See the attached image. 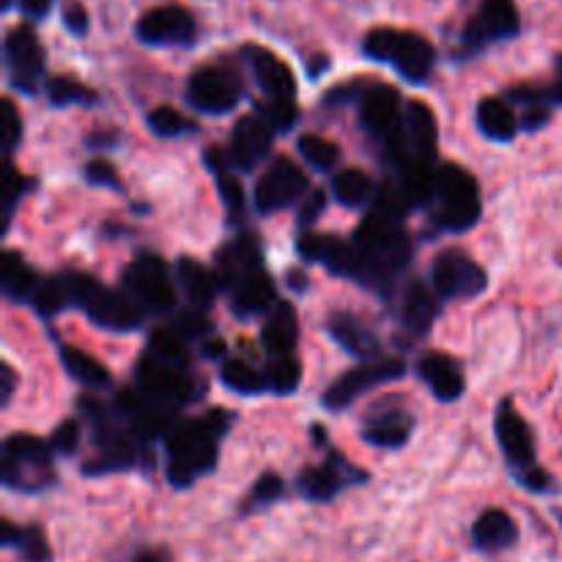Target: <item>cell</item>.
<instances>
[{"instance_id": "1", "label": "cell", "mask_w": 562, "mask_h": 562, "mask_svg": "<svg viewBox=\"0 0 562 562\" xmlns=\"http://www.w3.org/2000/svg\"><path fill=\"white\" fill-rule=\"evenodd\" d=\"M231 409H209L192 420H179L165 439V475L176 492H187L220 467V445L234 428Z\"/></svg>"}, {"instance_id": "29", "label": "cell", "mask_w": 562, "mask_h": 562, "mask_svg": "<svg viewBox=\"0 0 562 562\" xmlns=\"http://www.w3.org/2000/svg\"><path fill=\"white\" fill-rule=\"evenodd\" d=\"M475 124L486 140L497 143V146H508L516 140V135L521 132L519 113H516L514 104L505 97H486L477 102L475 108Z\"/></svg>"}, {"instance_id": "16", "label": "cell", "mask_w": 562, "mask_h": 562, "mask_svg": "<svg viewBox=\"0 0 562 562\" xmlns=\"http://www.w3.org/2000/svg\"><path fill=\"white\" fill-rule=\"evenodd\" d=\"M307 192H311V181H307L305 170L294 159L278 157L258 176L256 192H252V209L261 217H272V214L305 201Z\"/></svg>"}, {"instance_id": "51", "label": "cell", "mask_w": 562, "mask_h": 562, "mask_svg": "<svg viewBox=\"0 0 562 562\" xmlns=\"http://www.w3.org/2000/svg\"><path fill=\"white\" fill-rule=\"evenodd\" d=\"M22 115L11 99H3V151L5 157H14V151L22 143Z\"/></svg>"}, {"instance_id": "37", "label": "cell", "mask_w": 562, "mask_h": 562, "mask_svg": "<svg viewBox=\"0 0 562 562\" xmlns=\"http://www.w3.org/2000/svg\"><path fill=\"white\" fill-rule=\"evenodd\" d=\"M27 305L33 307V313H36L42 322H49V318L60 316L64 311L75 307L69 283H66V272L53 274V278H42V283H38L36 291H33Z\"/></svg>"}, {"instance_id": "54", "label": "cell", "mask_w": 562, "mask_h": 562, "mask_svg": "<svg viewBox=\"0 0 562 562\" xmlns=\"http://www.w3.org/2000/svg\"><path fill=\"white\" fill-rule=\"evenodd\" d=\"M121 146V132L119 130H93L86 137V148L91 151H115Z\"/></svg>"}, {"instance_id": "39", "label": "cell", "mask_w": 562, "mask_h": 562, "mask_svg": "<svg viewBox=\"0 0 562 562\" xmlns=\"http://www.w3.org/2000/svg\"><path fill=\"white\" fill-rule=\"evenodd\" d=\"M220 382L231 393L245 395V398H256V395L267 393L263 371L252 368L247 360H223V366H220Z\"/></svg>"}, {"instance_id": "38", "label": "cell", "mask_w": 562, "mask_h": 562, "mask_svg": "<svg viewBox=\"0 0 562 562\" xmlns=\"http://www.w3.org/2000/svg\"><path fill=\"white\" fill-rule=\"evenodd\" d=\"M44 93H47V102L58 110L97 108L99 104V93L93 91L91 86H86V82L75 80V77H66V75L49 77L47 86H44Z\"/></svg>"}, {"instance_id": "31", "label": "cell", "mask_w": 562, "mask_h": 562, "mask_svg": "<svg viewBox=\"0 0 562 562\" xmlns=\"http://www.w3.org/2000/svg\"><path fill=\"white\" fill-rule=\"evenodd\" d=\"M516 541H519V525L514 521V516L499 508L483 510L472 525V543L486 554L505 552V549L516 547Z\"/></svg>"}, {"instance_id": "19", "label": "cell", "mask_w": 562, "mask_h": 562, "mask_svg": "<svg viewBox=\"0 0 562 562\" xmlns=\"http://www.w3.org/2000/svg\"><path fill=\"white\" fill-rule=\"evenodd\" d=\"M415 426V415L401 401H382L366 415L360 437L376 450H401L409 445Z\"/></svg>"}, {"instance_id": "30", "label": "cell", "mask_w": 562, "mask_h": 562, "mask_svg": "<svg viewBox=\"0 0 562 562\" xmlns=\"http://www.w3.org/2000/svg\"><path fill=\"white\" fill-rule=\"evenodd\" d=\"M261 344L267 357L294 355L296 344H300V316H296V307L291 302H278L263 316Z\"/></svg>"}, {"instance_id": "12", "label": "cell", "mask_w": 562, "mask_h": 562, "mask_svg": "<svg viewBox=\"0 0 562 562\" xmlns=\"http://www.w3.org/2000/svg\"><path fill=\"white\" fill-rule=\"evenodd\" d=\"M3 60L11 91L22 93V97H36L38 91H44L49 80L47 53H44L42 38L31 22H20L5 31Z\"/></svg>"}, {"instance_id": "40", "label": "cell", "mask_w": 562, "mask_h": 562, "mask_svg": "<svg viewBox=\"0 0 562 562\" xmlns=\"http://www.w3.org/2000/svg\"><path fill=\"white\" fill-rule=\"evenodd\" d=\"M263 379H267V393L294 395L302 384V362L294 355L267 357V362H263Z\"/></svg>"}, {"instance_id": "14", "label": "cell", "mask_w": 562, "mask_h": 562, "mask_svg": "<svg viewBox=\"0 0 562 562\" xmlns=\"http://www.w3.org/2000/svg\"><path fill=\"white\" fill-rule=\"evenodd\" d=\"M245 97V86L234 66L228 64H206L198 66L187 77L184 99L192 110L203 115H228L239 108Z\"/></svg>"}, {"instance_id": "49", "label": "cell", "mask_w": 562, "mask_h": 562, "mask_svg": "<svg viewBox=\"0 0 562 562\" xmlns=\"http://www.w3.org/2000/svg\"><path fill=\"white\" fill-rule=\"evenodd\" d=\"M47 442L58 459H71L82 445V426L77 420H64L53 434H49Z\"/></svg>"}, {"instance_id": "24", "label": "cell", "mask_w": 562, "mask_h": 562, "mask_svg": "<svg viewBox=\"0 0 562 562\" xmlns=\"http://www.w3.org/2000/svg\"><path fill=\"white\" fill-rule=\"evenodd\" d=\"M442 313V300L437 296V291L431 289V283H423V280H412L404 289L398 302V322L415 338H426L431 333L434 322Z\"/></svg>"}, {"instance_id": "57", "label": "cell", "mask_w": 562, "mask_h": 562, "mask_svg": "<svg viewBox=\"0 0 562 562\" xmlns=\"http://www.w3.org/2000/svg\"><path fill=\"white\" fill-rule=\"evenodd\" d=\"M14 390H16V371L9 366V362H3V368H0V404L9 406L11 398H14Z\"/></svg>"}, {"instance_id": "2", "label": "cell", "mask_w": 562, "mask_h": 562, "mask_svg": "<svg viewBox=\"0 0 562 562\" xmlns=\"http://www.w3.org/2000/svg\"><path fill=\"white\" fill-rule=\"evenodd\" d=\"M135 387L154 404L176 412L203 398V382L192 373L190 349L170 329H157L148 338L135 366Z\"/></svg>"}, {"instance_id": "59", "label": "cell", "mask_w": 562, "mask_h": 562, "mask_svg": "<svg viewBox=\"0 0 562 562\" xmlns=\"http://www.w3.org/2000/svg\"><path fill=\"white\" fill-rule=\"evenodd\" d=\"M135 562H165V560H162V558H159V554L148 552V554H140V558H137Z\"/></svg>"}, {"instance_id": "22", "label": "cell", "mask_w": 562, "mask_h": 562, "mask_svg": "<svg viewBox=\"0 0 562 562\" xmlns=\"http://www.w3.org/2000/svg\"><path fill=\"white\" fill-rule=\"evenodd\" d=\"M415 373L439 404H456L467 393V376L459 360L442 351H428L415 362Z\"/></svg>"}, {"instance_id": "27", "label": "cell", "mask_w": 562, "mask_h": 562, "mask_svg": "<svg viewBox=\"0 0 562 562\" xmlns=\"http://www.w3.org/2000/svg\"><path fill=\"white\" fill-rule=\"evenodd\" d=\"M173 274H176V285H179V291L184 294L187 305H190L192 311H201V313L212 311V305L217 302V294H220V283L214 269L203 267V263L195 261V258L184 256L176 261Z\"/></svg>"}, {"instance_id": "28", "label": "cell", "mask_w": 562, "mask_h": 562, "mask_svg": "<svg viewBox=\"0 0 562 562\" xmlns=\"http://www.w3.org/2000/svg\"><path fill=\"white\" fill-rule=\"evenodd\" d=\"M437 143H439V124L434 110L426 102L415 99L406 102L404 119V146L406 157H420L437 162Z\"/></svg>"}, {"instance_id": "4", "label": "cell", "mask_w": 562, "mask_h": 562, "mask_svg": "<svg viewBox=\"0 0 562 562\" xmlns=\"http://www.w3.org/2000/svg\"><path fill=\"white\" fill-rule=\"evenodd\" d=\"M494 439H497V448L503 453L510 477L525 492L538 494V497H554L560 492L552 472L543 470L541 461H538V445L532 426L521 417V412L516 409L510 398L499 401L497 412H494Z\"/></svg>"}, {"instance_id": "53", "label": "cell", "mask_w": 562, "mask_h": 562, "mask_svg": "<svg viewBox=\"0 0 562 562\" xmlns=\"http://www.w3.org/2000/svg\"><path fill=\"white\" fill-rule=\"evenodd\" d=\"M60 22H64V27L75 38H82L88 33V27H91V16H88V9L82 3H77V0H69V3L64 5Z\"/></svg>"}, {"instance_id": "18", "label": "cell", "mask_w": 562, "mask_h": 562, "mask_svg": "<svg viewBox=\"0 0 562 562\" xmlns=\"http://www.w3.org/2000/svg\"><path fill=\"white\" fill-rule=\"evenodd\" d=\"M294 483L302 499L324 505L338 499L346 488L366 486L368 472H362L360 467L349 464L338 450H333V456H329L327 450V461L318 467H305V470H300V475H296Z\"/></svg>"}, {"instance_id": "52", "label": "cell", "mask_w": 562, "mask_h": 562, "mask_svg": "<svg viewBox=\"0 0 562 562\" xmlns=\"http://www.w3.org/2000/svg\"><path fill=\"white\" fill-rule=\"evenodd\" d=\"M327 206H329V192L327 190H311V192H307V198L302 201V206H300V214H296V223H300V228L311 231V225L316 223V220L322 217L324 212H327Z\"/></svg>"}, {"instance_id": "21", "label": "cell", "mask_w": 562, "mask_h": 562, "mask_svg": "<svg viewBox=\"0 0 562 562\" xmlns=\"http://www.w3.org/2000/svg\"><path fill=\"white\" fill-rule=\"evenodd\" d=\"M241 58H245L247 69H250L252 80L261 88L267 99H296V77L291 66L283 58L267 47L258 44H245L241 47Z\"/></svg>"}, {"instance_id": "45", "label": "cell", "mask_w": 562, "mask_h": 562, "mask_svg": "<svg viewBox=\"0 0 562 562\" xmlns=\"http://www.w3.org/2000/svg\"><path fill=\"white\" fill-rule=\"evenodd\" d=\"M31 190H36V179L20 173L14 168V162H5V184H3V220H5V234H9L11 223H14V214L20 209V203L31 195Z\"/></svg>"}, {"instance_id": "48", "label": "cell", "mask_w": 562, "mask_h": 562, "mask_svg": "<svg viewBox=\"0 0 562 562\" xmlns=\"http://www.w3.org/2000/svg\"><path fill=\"white\" fill-rule=\"evenodd\" d=\"M82 181L97 187V190H124L119 170H115V165L108 162V159H91V162L82 165Z\"/></svg>"}, {"instance_id": "42", "label": "cell", "mask_w": 562, "mask_h": 562, "mask_svg": "<svg viewBox=\"0 0 562 562\" xmlns=\"http://www.w3.org/2000/svg\"><path fill=\"white\" fill-rule=\"evenodd\" d=\"M214 176V184H217L220 201H223L225 209V223L231 228H239L245 223V212H247V198H245V187H241V179L236 176V170H217Z\"/></svg>"}, {"instance_id": "44", "label": "cell", "mask_w": 562, "mask_h": 562, "mask_svg": "<svg viewBox=\"0 0 562 562\" xmlns=\"http://www.w3.org/2000/svg\"><path fill=\"white\" fill-rule=\"evenodd\" d=\"M296 151L305 159L307 168H313L316 173H333L340 159V148L333 140H327V137L313 135V132H307V135L296 140Z\"/></svg>"}, {"instance_id": "50", "label": "cell", "mask_w": 562, "mask_h": 562, "mask_svg": "<svg viewBox=\"0 0 562 562\" xmlns=\"http://www.w3.org/2000/svg\"><path fill=\"white\" fill-rule=\"evenodd\" d=\"M371 82L368 80H351V82H338L335 88H329L322 97V108H351V104H360L362 93L368 91Z\"/></svg>"}, {"instance_id": "10", "label": "cell", "mask_w": 562, "mask_h": 562, "mask_svg": "<svg viewBox=\"0 0 562 562\" xmlns=\"http://www.w3.org/2000/svg\"><path fill=\"white\" fill-rule=\"evenodd\" d=\"M360 126L373 137V140L382 143L387 148L390 159L398 162V159L406 157L404 146V97L395 86H387V82H371L368 91L362 93L360 104Z\"/></svg>"}, {"instance_id": "11", "label": "cell", "mask_w": 562, "mask_h": 562, "mask_svg": "<svg viewBox=\"0 0 562 562\" xmlns=\"http://www.w3.org/2000/svg\"><path fill=\"white\" fill-rule=\"evenodd\" d=\"M121 289L146 311V316H173L179 305L176 274H170L168 263L154 252H140L130 261L121 272Z\"/></svg>"}, {"instance_id": "43", "label": "cell", "mask_w": 562, "mask_h": 562, "mask_svg": "<svg viewBox=\"0 0 562 562\" xmlns=\"http://www.w3.org/2000/svg\"><path fill=\"white\" fill-rule=\"evenodd\" d=\"M285 497V481L278 472H263L256 483H252L250 494L241 499L239 516H252L258 510H267L272 505H278Z\"/></svg>"}, {"instance_id": "32", "label": "cell", "mask_w": 562, "mask_h": 562, "mask_svg": "<svg viewBox=\"0 0 562 562\" xmlns=\"http://www.w3.org/2000/svg\"><path fill=\"white\" fill-rule=\"evenodd\" d=\"M58 360L64 366L66 376L75 379L80 387L91 390V393H108L113 387V376H110L108 368L88 351L77 349V346H60Z\"/></svg>"}, {"instance_id": "41", "label": "cell", "mask_w": 562, "mask_h": 562, "mask_svg": "<svg viewBox=\"0 0 562 562\" xmlns=\"http://www.w3.org/2000/svg\"><path fill=\"white\" fill-rule=\"evenodd\" d=\"M146 126L151 130V135L162 137V140H181V137H192L198 132L195 121H190L170 104H159V108L148 110Z\"/></svg>"}, {"instance_id": "46", "label": "cell", "mask_w": 562, "mask_h": 562, "mask_svg": "<svg viewBox=\"0 0 562 562\" xmlns=\"http://www.w3.org/2000/svg\"><path fill=\"white\" fill-rule=\"evenodd\" d=\"M256 113L272 126L274 135L294 130V126L300 124V115H302L294 99H267V102L258 104Z\"/></svg>"}, {"instance_id": "15", "label": "cell", "mask_w": 562, "mask_h": 562, "mask_svg": "<svg viewBox=\"0 0 562 562\" xmlns=\"http://www.w3.org/2000/svg\"><path fill=\"white\" fill-rule=\"evenodd\" d=\"M428 283L442 302L477 300L481 294H486L488 272L467 250L450 247L434 258Z\"/></svg>"}, {"instance_id": "47", "label": "cell", "mask_w": 562, "mask_h": 562, "mask_svg": "<svg viewBox=\"0 0 562 562\" xmlns=\"http://www.w3.org/2000/svg\"><path fill=\"white\" fill-rule=\"evenodd\" d=\"M170 333L179 335L184 344H203V340L212 335V322H209L206 313L187 307V311L176 313L173 316V322H170Z\"/></svg>"}, {"instance_id": "55", "label": "cell", "mask_w": 562, "mask_h": 562, "mask_svg": "<svg viewBox=\"0 0 562 562\" xmlns=\"http://www.w3.org/2000/svg\"><path fill=\"white\" fill-rule=\"evenodd\" d=\"M55 0H16V9H20V14L25 16L27 22H42L47 20L49 11H53Z\"/></svg>"}, {"instance_id": "35", "label": "cell", "mask_w": 562, "mask_h": 562, "mask_svg": "<svg viewBox=\"0 0 562 562\" xmlns=\"http://www.w3.org/2000/svg\"><path fill=\"white\" fill-rule=\"evenodd\" d=\"M379 187L362 168H344L333 176V198L344 209H366L376 201Z\"/></svg>"}, {"instance_id": "26", "label": "cell", "mask_w": 562, "mask_h": 562, "mask_svg": "<svg viewBox=\"0 0 562 562\" xmlns=\"http://www.w3.org/2000/svg\"><path fill=\"white\" fill-rule=\"evenodd\" d=\"M263 267V252L261 245L252 234H241L236 239H231L223 250L217 252V267H214V274H217L220 291H228L231 285L239 283L245 274L256 272V269Z\"/></svg>"}, {"instance_id": "3", "label": "cell", "mask_w": 562, "mask_h": 562, "mask_svg": "<svg viewBox=\"0 0 562 562\" xmlns=\"http://www.w3.org/2000/svg\"><path fill=\"white\" fill-rule=\"evenodd\" d=\"M77 412H80L82 420L91 428L93 445V459H88L80 467L82 477L119 475V472L148 467L146 445L132 434V428L121 420L113 406L102 404L91 393H86L77 398Z\"/></svg>"}, {"instance_id": "58", "label": "cell", "mask_w": 562, "mask_h": 562, "mask_svg": "<svg viewBox=\"0 0 562 562\" xmlns=\"http://www.w3.org/2000/svg\"><path fill=\"white\" fill-rule=\"evenodd\" d=\"M285 278H289L291 280V289H294V291H307V280H305V274H302V272H289V274H285Z\"/></svg>"}, {"instance_id": "13", "label": "cell", "mask_w": 562, "mask_h": 562, "mask_svg": "<svg viewBox=\"0 0 562 562\" xmlns=\"http://www.w3.org/2000/svg\"><path fill=\"white\" fill-rule=\"evenodd\" d=\"M406 376V362L398 357H379L373 362H360V366L349 368L340 373L335 382H329L322 393V406L333 415L349 409L351 404L362 398L371 390L382 387V384L398 382Z\"/></svg>"}, {"instance_id": "23", "label": "cell", "mask_w": 562, "mask_h": 562, "mask_svg": "<svg viewBox=\"0 0 562 562\" xmlns=\"http://www.w3.org/2000/svg\"><path fill=\"white\" fill-rule=\"evenodd\" d=\"M225 294H228L231 300V313H234L236 318H245V322L247 318L267 316V313L278 305V285H274L267 267L245 274V278L236 285H231Z\"/></svg>"}, {"instance_id": "34", "label": "cell", "mask_w": 562, "mask_h": 562, "mask_svg": "<svg viewBox=\"0 0 562 562\" xmlns=\"http://www.w3.org/2000/svg\"><path fill=\"white\" fill-rule=\"evenodd\" d=\"M0 543H3V549H14L22 562H53L47 536L36 525L16 527L14 521L3 519L0 521Z\"/></svg>"}, {"instance_id": "56", "label": "cell", "mask_w": 562, "mask_h": 562, "mask_svg": "<svg viewBox=\"0 0 562 562\" xmlns=\"http://www.w3.org/2000/svg\"><path fill=\"white\" fill-rule=\"evenodd\" d=\"M549 121H552V110L547 108H527L525 113L519 115L521 132H541Z\"/></svg>"}, {"instance_id": "17", "label": "cell", "mask_w": 562, "mask_h": 562, "mask_svg": "<svg viewBox=\"0 0 562 562\" xmlns=\"http://www.w3.org/2000/svg\"><path fill=\"white\" fill-rule=\"evenodd\" d=\"M135 38L146 47H192L198 42V20L181 3L151 5L137 16Z\"/></svg>"}, {"instance_id": "7", "label": "cell", "mask_w": 562, "mask_h": 562, "mask_svg": "<svg viewBox=\"0 0 562 562\" xmlns=\"http://www.w3.org/2000/svg\"><path fill=\"white\" fill-rule=\"evenodd\" d=\"M71 302L91 324L108 333L130 335L146 324V311L124 289H108L88 272H66Z\"/></svg>"}, {"instance_id": "33", "label": "cell", "mask_w": 562, "mask_h": 562, "mask_svg": "<svg viewBox=\"0 0 562 562\" xmlns=\"http://www.w3.org/2000/svg\"><path fill=\"white\" fill-rule=\"evenodd\" d=\"M42 278H38L36 269L25 261L16 250H5L3 252V261H0V289H3L5 300L16 302H31L33 291L38 289Z\"/></svg>"}, {"instance_id": "9", "label": "cell", "mask_w": 562, "mask_h": 562, "mask_svg": "<svg viewBox=\"0 0 562 562\" xmlns=\"http://www.w3.org/2000/svg\"><path fill=\"white\" fill-rule=\"evenodd\" d=\"M521 36V11L516 0H481L475 14L461 27L453 60H472L494 44L514 42Z\"/></svg>"}, {"instance_id": "25", "label": "cell", "mask_w": 562, "mask_h": 562, "mask_svg": "<svg viewBox=\"0 0 562 562\" xmlns=\"http://www.w3.org/2000/svg\"><path fill=\"white\" fill-rule=\"evenodd\" d=\"M327 335L355 360L360 362H373L382 357V340L376 338V333L368 329V324L362 322L355 313L338 311L327 318Z\"/></svg>"}, {"instance_id": "36", "label": "cell", "mask_w": 562, "mask_h": 562, "mask_svg": "<svg viewBox=\"0 0 562 562\" xmlns=\"http://www.w3.org/2000/svg\"><path fill=\"white\" fill-rule=\"evenodd\" d=\"M510 104L527 110V108H562V53L554 58V80L547 86H514L505 93Z\"/></svg>"}, {"instance_id": "5", "label": "cell", "mask_w": 562, "mask_h": 562, "mask_svg": "<svg viewBox=\"0 0 562 562\" xmlns=\"http://www.w3.org/2000/svg\"><path fill=\"white\" fill-rule=\"evenodd\" d=\"M351 241L366 256L368 267L376 278L379 294H390L395 280L412 267V258H415V241H412L404 223H393V220L382 217L376 212L366 214V220L357 225Z\"/></svg>"}, {"instance_id": "20", "label": "cell", "mask_w": 562, "mask_h": 562, "mask_svg": "<svg viewBox=\"0 0 562 562\" xmlns=\"http://www.w3.org/2000/svg\"><path fill=\"white\" fill-rule=\"evenodd\" d=\"M274 130L258 113L241 115L231 132L228 157L236 173H252L272 154Z\"/></svg>"}, {"instance_id": "60", "label": "cell", "mask_w": 562, "mask_h": 562, "mask_svg": "<svg viewBox=\"0 0 562 562\" xmlns=\"http://www.w3.org/2000/svg\"><path fill=\"white\" fill-rule=\"evenodd\" d=\"M16 0H0V11H11V5H14Z\"/></svg>"}, {"instance_id": "8", "label": "cell", "mask_w": 562, "mask_h": 562, "mask_svg": "<svg viewBox=\"0 0 562 562\" xmlns=\"http://www.w3.org/2000/svg\"><path fill=\"white\" fill-rule=\"evenodd\" d=\"M483 217L481 184L475 176L456 162L437 165V201H434V225L445 234H467Z\"/></svg>"}, {"instance_id": "6", "label": "cell", "mask_w": 562, "mask_h": 562, "mask_svg": "<svg viewBox=\"0 0 562 562\" xmlns=\"http://www.w3.org/2000/svg\"><path fill=\"white\" fill-rule=\"evenodd\" d=\"M362 55L384 64L412 86H426L437 69V47L423 33L404 27H371L360 42Z\"/></svg>"}]
</instances>
